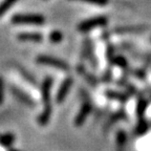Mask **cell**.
Wrapping results in <instances>:
<instances>
[{"label":"cell","mask_w":151,"mask_h":151,"mask_svg":"<svg viewBox=\"0 0 151 151\" xmlns=\"http://www.w3.org/2000/svg\"><path fill=\"white\" fill-rule=\"evenodd\" d=\"M78 1H82V2L90 3V4H97V5H105L108 3L109 0H78Z\"/></svg>","instance_id":"cell-21"},{"label":"cell","mask_w":151,"mask_h":151,"mask_svg":"<svg viewBox=\"0 0 151 151\" xmlns=\"http://www.w3.org/2000/svg\"><path fill=\"white\" fill-rule=\"evenodd\" d=\"M16 1L17 0H3L2 2L0 3V17L3 16L15 4Z\"/></svg>","instance_id":"cell-16"},{"label":"cell","mask_w":151,"mask_h":151,"mask_svg":"<svg viewBox=\"0 0 151 151\" xmlns=\"http://www.w3.org/2000/svg\"><path fill=\"white\" fill-rule=\"evenodd\" d=\"M147 105H148L147 100L144 99V98H139V101H137V114L139 118H143V116H144Z\"/></svg>","instance_id":"cell-13"},{"label":"cell","mask_w":151,"mask_h":151,"mask_svg":"<svg viewBox=\"0 0 151 151\" xmlns=\"http://www.w3.org/2000/svg\"><path fill=\"white\" fill-rule=\"evenodd\" d=\"M9 151H19V150H15V149H11Z\"/></svg>","instance_id":"cell-23"},{"label":"cell","mask_w":151,"mask_h":151,"mask_svg":"<svg viewBox=\"0 0 151 151\" xmlns=\"http://www.w3.org/2000/svg\"><path fill=\"white\" fill-rule=\"evenodd\" d=\"M12 22L15 24H35L40 25L45 22V18L39 14H17L12 17Z\"/></svg>","instance_id":"cell-1"},{"label":"cell","mask_w":151,"mask_h":151,"mask_svg":"<svg viewBox=\"0 0 151 151\" xmlns=\"http://www.w3.org/2000/svg\"><path fill=\"white\" fill-rule=\"evenodd\" d=\"M78 71L81 73V75L84 77L86 80H87V82L89 83L90 85H92V86H97V84H98V80L96 79V77L94 76H92L91 73H88L86 69L83 67V66H79L78 67Z\"/></svg>","instance_id":"cell-11"},{"label":"cell","mask_w":151,"mask_h":151,"mask_svg":"<svg viewBox=\"0 0 151 151\" xmlns=\"http://www.w3.org/2000/svg\"><path fill=\"white\" fill-rule=\"evenodd\" d=\"M90 110H91V105L88 101H86L85 103H83L82 107H81L80 111H79L78 116L75 119V125L77 127H80L84 124L85 120L87 118V116L89 114Z\"/></svg>","instance_id":"cell-5"},{"label":"cell","mask_w":151,"mask_h":151,"mask_svg":"<svg viewBox=\"0 0 151 151\" xmlns=\"http://www.w3.org/2000/svg\"><path fill=\"white\" fill-rule=\"evenodd\" d=\"M52 80L50 78H46L42 83V87H41V93H42V99L44 101L45 105H52L50 101V89H52Z\"/></svg>","instance_id":"cell-6"},{"label":"cell","mask_w":151,"mask_h":151,"mask_svg":"<svg viewBox=\"0 0 151 151\" xmlns=\"http://www.w3.org/2000/svg\"><path fill=\"white\" fill-rule=\"evenodd\" d=\"M15 137L12 133H5V134L0 135V145L3 147H9L14 143Z\"/></svg>","instance_id":"cell-15"},{"label":"cell","mask_w":151,"mask_h":151,"mask_svg":"<svg viewBox=\"0 0 151 151\" xmlns=\"http://www.w3.org/2000/svg\"><path fill=\"white\" fill-rule=\"evenodd\" d=\"M73 79L71 78H67L64 80V82L62 83V85L60 86L59 90L57 92V96H56V102L58 104H61L62 102L65 100L66 96L68 94V91L70 90L71 85H73Z\"/></svg>","instance_id":"cell-4"},{"label":"cell","mask_w":151,"mask_h":151,"mask_svg":"<svg viewBox=\"0 0 151 151\" xmlns=\"http://www.w3.org/2000/svg\"><path fill=\"white\" fill-rule=\"evenodd\" d=\"M20 41H31V42H41L43 36L39 33H20L17 36Z\"/></svg>","instance_id":"cell-8"},{"label":"cell","mask_w":151,"mask_h":151,"mask_svg":"<svg viewBox=\"0 0 151 151\" xmlns=\"http://www.w3.org/2000/svg\"><path fill=\"white\" fill-rule=\"evenodd\" d=\"M112 63L121 66L122 68L127 67V61H126V59L125 58H123V57H116V58L112 60Z\"/></svg>","instance_id":"cell-19"},{"label":"cell","mask_w":151,"mask_h":151,"mask_svg":"<svg viewBox=\"0 0 151 151\" xmlns=\"http://www.w3.org/2000/svg\"><path fill=\"white\" fill-rule=\"evenodd\" d=\"M52 105H45L44 106V110L39 114L38 116V123L40 126H45L50 121V116H52Z\"/></svg>","instance_id":"cell-9"},{"label":"cell","mask_w":151,"mask_h":151,"mask_svg":"<svg viewBox=\"0 0 151 151\" xmlns=\"http://www.w3.org/2000/svg\"><path fill=\"white\" fill-rule=\"evenodd\" d=\"M37 62L40 64H44V65L52 66V67H55V68H57V69H60V70H64V71L69 70L68 64L60 59H57L55 57L45 56V55L39 56L37 58Z\"/></svg>","instance_id":"cell-3"},{"label":"cell","mask_w":151,"mask_h":151,"mask_svg":"<svg viewBox=\"0 0 151 151\" xmlns=\"http://www.w3.org/2000/svg\"><path fill=\"white\" fill-rule=\"evenodd\" d=\"M106 97L111 100H116V101L122 102V103H126L128 101V96L124 92H119V91H113V90H106L105 91Z\"/></svg>","instance_id":"cell-10"},{"label":"cell","mask_w":151,"mask_h":151,"mask_svg":"<svg viewBox=\"0 0 151 151\" xmlns=\"http://www.w3.org/2000/svg\"><path fill=\"white\" fill-rule=\"evenodd\" d=\"M50 40L52 41V43H60L63 39V35H62L61 32L59 31H54L50 34Z\"/></svg>","instance_id":"cell-18"},{"label":"cell","mask_w":151,"mask_h":151,"mask_svg":"<svg viewBox=\"0 0 151 151\" xmlns=\"http://www.w3.org/2000/svg\"><path fill=\"white\" fill-rule=\"evenodd\" d=\"M149 124L144 118H139V121L137 123V128H135V133L137 135H144L147 131H148Z\"/></svg>","instance_id":"cell-12"},{"label":"cell","mask_w":151,"mask_h":151,"mask_svg":"<svg viewBox=\"0 0 151 151\" xmlns=\"http://www.w3.org/2000/svg\"><path fill=\"white\" fill-rule=\"evenodd\" d=\"M3 98H4V85L2 78L0 77V105L3 103Z\"/></svg>","instance_id":"cell-22"},{"label":"cell","mask_w":151,"mask_h":151,"mask_svg":"<svg viewBox=\"0 0 151 151\" xmlns=\"http://www.w3.org/2000/svg\"><path fill=\"white\" fill-rule=\"evenodd\" d=\"M126 118H127V116H126V114L124 113V111H119V112L114 113L111 118H109L108 122H107L106 125H105V128L111 127L112 124H114V123L118 122V121H120V120H124V119H126Z\"/></svg>","instance_id":"cell-14"},{"label":"cell","mask_w":151,"mask_h":151,"mask_svg":"<svg viewBox=\"0 0 151 151\" xmlns=\"http://www.w3.org/2000/svg\"><path fill=\"white\" fill-rule=\"evenodd\" d=\"M107 22H108V20H107L106 17H104V16L94 17V18L87 19V20L81 22L78 26V29L80 32H88V31H90V29H93V28L106 25Z\"/></svg>","instance_id":"cell-2"},{"label":"cell","mask_w":151,"mask_h":151,"mask_svg":"<svg viewBox=\"0 0 151 151\" xmlns=\"http://www.w3.org/2000/svg\"><path fill=\"white\" fill-rule=\"evenodd\" d=\"M126 141H127V134H126V132L123 131V130H119L118 133H116V144L120 147H123L126 144Z\"/></svg>","instance_id":"cell-17"},{"label":"cell","mask_w":151,"mask_h":151,"mask_svg":"<svg viewBox=\"0 0 151 151\" xmlns=\"http://www.w3.org/2000/svg\"><path fill=\"white\" fill-rule=\"evenodd\" d=\"M11 90H12V93L14 94L17 99L20 100L22 103L26 104V105H28V106H34V105H35V102L28 97L27 94H25L22 90L19 89V88L12 86V87H11Z\"/></svg>","instance_id":"cell-7"},{"label":"cell","mask_w":151,"mask_h":151,"mask_svg":"<svg viewBox=\"0 0 151 151\" xmlns=\"http://www.w3.org/2000/svg\"><path fill=\"white\" fill-rule=\"evenodd\" d=\"M142 29H144L142 26H139V27H135V26H133V27H121V28H118V29H116V32H118V33H121V34H124V33H126V32H137V31H142Z\"/></svg>","instance_id":"cell-20"}]
</instances>
